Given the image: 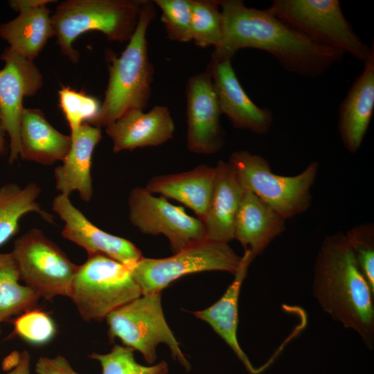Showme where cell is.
Listing matches in <instances>:
<instances>
[{"instance_id":"obj_24","label":"cell","mask_w":374,"mask_h":374,"mask_svg":"<svg viewBox=\"0 0 374 374\" xmlns=\"http://www.w3.org/2000/svg\"><path fill=\"white\" fill-rule=\"evenodd\" d=\"M253 260L250 253L245 251L241 268L222 296L211 306L193 312V314L213 328L234 352L249 373L258 374L260 370L254 368L251 363L240 346L237 336L240 292L247 269Z\"/></svg>"},{"instance_id":"obj_28","label":"cell","mask_w":374,"mask_h":374,"mask_svg":"<svg viewBox=\"0 0 374 374\" xmlns=\"http://www.w3.org/2000/svg\"><path fill=\"white\" fill-rule=\"evenodd\" d=\"M89 357L100 363L102 374H168L165 361L142 365L135 360L134 350L123 345L116 344L107 353H92Z\"/></svg>"},{"instance_id":"obj_9","label":"cell","mask_w":374,"mask_h":374,"mask_svg":"<svg viewBox=\"0 0 374 374\" xmlns=\"http://www.w3.org/2000/svg\"><path fill=\"white\" fill-rule=\"evenodd\" d=\"M242 265L228 243L203 239L164 258L143 257L131 269L142 294L161 292L170 284L186 274L224 271L234 276Z\"/></svg>"},{"instance_id":"obj_34","label":"cell","mask_w":374,"mask_h":374,"mask_svg":"<svg viewBox=\"0 0 374 374\" xmlns=\"http://www.w3.org/2000/svg\"><path fill=\"white\" fill-rule=\"evenodd\" d=\"M30 354L27 350H24L17 355L15 367L6 374H30Z\"/></svg>"},{"instance_id":"obj_29","label":"cell","mask_w":374,"mask_h":374,"mask_svg":"<svg viewBox=\"0 0 374 374\" xmlns=\"http://www.w3.org/2000/svg\"><path fill=\"white\" fill-rule=\"evenodd\" d=\"M59 106L71 130V139L77 135L84 123H89L99 112L101 104L93 96L62 86L58 91Z\"/></svg>"},{"instance_id":"obj_2","label":"cell","mask_w":374,"mask_h":374,"mask_svg":"<svg viewBox=\"0 0 374 374\" xmlns=\"http://www.w3.org/2000/svg\"><path fill=\"white\" fill-rule=\"evenodd\" d=\"M312 294L334 321L374 345V292L362 274L341 232L328 235L316 258Z\"/></svg>"},{"instance_id":"obj_20","label":"cell","mask_w":374,"mask_h":374,"mask_svg":"<svg viewBox=\"0 0 374 374\" xmlns=\"http://www.w3.org/2000/svg\"><path fill=\"white\" fill-rule=\"evenodd\" d=\"M285 219L255 194L245 190L234 224V239L254 258L285 229Z\"/></svg>"},{"instance_id":"obj_6","label":"cell","mask_w":374,"mask_h":374,"mask_svg":"<svg viewBox=\"0 0 374 374\" xmlns=\"http://www.w3.org/2000/svg\"><path fill=\"white\" fill-rule=\"evenodd\" d=\"M269 10L314 42L364 62L374 55L345 17L339 0H274Z\"/></svg>"},{"instance_id":"obj_23","label":"cell","mask_w":374,"mask_h":374,"mask_svg":"<svg viewBox=\"0 0 374 374\" xmlns=\"http://www.w3.org/2000/svg\"><path fill=\"white\" fill-rule=\"evenodd\" d=\"M215 175V167L201 164L189 171L153 177L145 188L152 194L158 193L182 203L202 222L210 202Z\"/></svg>"},{"instance_id":"obj_11","label":"cell","mask_w":374,"mask_h":374,"mask_svg":"<svg viewBox=\"0 0 374 374\" xmlns=\"http://www.w3.org/2000/svg\"><path fill=\"white\" fill-rule=\"evenodd\" d=\"M128 207L131 224L143 233L165 235L175 253L206 238L201 220L166 198L154 196L145 187L132 189Z\"/></svg>"},{"instance_id":"obj_36","label":"cell","mask_w":374,"mask_h":374,"mask_svg":"<svg viewBox=\"0 0 374 374\" xmlns=\"http://www.w3.org/2000/svg\"><path fill=\"white\" fill-rule=\"evenodd\" d=\"M0 335H1V328H0Z\"/></svg>"},{"instance_id":"obj_13","label":"cell","mask_w":374,"mask_h":374,"mask_svg":"<svg viewBox=\"0 0 374 374\" xmlns=\"http://www.w3.org/2000/svg\"><path fill=\"white\" fill-rule=\"evenodd\" d=\"M186 146L201 154L218 152L224 144L222 114L208 70L190 76L186 84Z\"/></svg>"},{"instance_id":"obj_17","label":"cell","mask_w":374,"mask_h":374,"mask_svg":"<svg viewBox=\"0 0 374 374\" xmlns=\"http://www.w3.org/2000/svg\"><path fill=\"white\" fill-rule=\"evenodd\" d=\"M105 128L118 153L161 145L172 138L175 126L168 107L155 105L148 112L129 110Z\"/></svg>"},{"instance_id":"obj_1","label":"cell","mask_w":374,"mask_h":374,"mask_svg":"<svg viewBox=\"0 0 374 374\" xmlns=\"http://www.w3.org/2000/svg\"><path fill=\"white\" fill-rule=\"evenodd\" d=\"M219 3L224 35L211 60H231L240 49L256 48L270 54L289 72L315 78L343 58L344 53L314 42L269 8H249L241 0H219Z\"/></svg>"},{"instance_id":"obj_18","label":"cell","mask_w":374,"mask_h":374,"mask_svg":"<svg viewBox=\"0 0 374 374\" xmlns=\"http://www.w3.org/2000/svg\"><path fill=\"white\" fill-rule=\"evenodd\" d=\"M374 111V55L364 62L339 105L338 130L345 148L355 153L361 147Z\"/></svg>"},{"instance_id":"obj_7","label":"cell","mask_w":374,"mask_h":374,"mask_svg":"<svg viewBox=\"0 0 374 374\" xmlns=\"http://www.w3.org/2000/svg\"><path fill=\"white\" fill-rule=\"evenodd\" d=\"M228 162L244 189L255 194L285 220L301 214L310 206L311 188L319 168L317 161L290 177L274 174L264 157L247 150L232 152Z\"/></svg>"},{"instance_id":"obj_8","label":"cell","mask_w":374,"mask_h":374,"mask_svg":"<svg viewBox=\"0 0 374 374\" xmlns=\"http://www.w3.org/2000/svg\"><path fill=\"white\" fill-rule=\"evenodd\" d=\"M106 320L109 338H118L123 346L140 352L148 365L157 358V346L165 344L175 360L187 371L191 369L165 319L161 292L142 294L111 312Z\"/></svg>"},{"instance_id":"obj_4","label":"cell","mask_w":374,"mask_h":374,"mask_svg":"<svg viewBox=\"0 0 374 374\" xmlns=\"http://www.w3.org/2000/svg\"><path fill=\"white\" fill-rule=\"evenodd\" d=\"M143 0H67L51 15L57 44L62 53L77 63L80 53L73 42L82 34L96 30L109 40L128 42L138 24Z\"/></svg>"},{"instance_id":"obj_32","label":"cell","mask_w":374,"mask_h":374,"mask_svg":"<svg viewBox=\"0 0 374 374\" xmlns=\"http://www.w3.org/2000/svg\"><path fill=\"white\" fill-rule=\"evenodd\" d=\"M13 326L15 335L34 345L48 343L56 332L55 325L51 317L44 311L35 308L19 316Z\"/></svg>"},{"instance_id":"obj_22","label":"cell","mask_w":374,"mask_h":374,"mask_svg":"<svg viewBox=\"0 0 374 374\" xmlns=\"http://www.w3.org/2000/svg\"><path fill=\"white\" fill-rule=\"evenodd\" d=\"M19 141V157L22 159L46 166L62 162L72 145L71 136L57 130L36 108L24 109Z\"/></svg>"},{"instance_id":"obj_19","label":"cell","mask_w":374,"mask_h":374,"mask_svg":"<svg viewBox=\"0 0 374 374\" xmlns=\"http://www.w3.org/2000/svg\"><path fill=\"white\" fill-rule=\"evenodd\" d=\"M212 193L202 221L206 239L229 243L234 239L235 217L245 190L229 162L219 161Z\"/></svg>"},{"instance_id":"obj_3","label":"cell","mask_w":374,"mask_h":374,"mask_svg":"<svg viewBox=\"0 0 374 374\" xmlns=\"http://www.w3.org/2000/svg\"><path fill=\"white\" fill-rule=\"evenodd\" d=\"M157 14L153 1L143 0L136 30L121 54L107 53L109 79L97 116L88 123L107 127L131 109L144 110L151 96L154 67L149 59L148 28Z\"/></svg>"},{"instance_id":"obj_25","label":"cell","mask_w":374,"mask_h":374,"mask_svg":"<svg viewBox=\"0 0 374 374\" xmlns=\"http://www.w3.org/2000/svg\"><path fill=\"white\" fill-rule=\"evenodd\" d=\"M40 191L34 182L24 187L10 183L0 188V247L18 233L19 222L28 213H37L44 220L53 222V216L37 202Z\"/></svg>"},{"instance_id":"obj_33","label":"cell","mask_w":374,"mask_h":374,"mask_svg":"<svg viewBox=\"0 0 374 374\" xmlns=\"http://www.w3.org/2000/svg\"><path fill=\"white\" fill-rule=\"evenodd\" d=\"M35 371L36 374H79L60 355L54 357H40L35 364Z\"/></svg>"},{"instance_id":"obj_10","label":"cell","mask_w":374,"mask_h":374,"mask_svg":"<svg viewBox=\"0 0 374 374\" xmlns=\"http://www.w3.org/2000/svg\"><path fill=\"white\" fill-rule=\"evenodd\" d=\"M20 280L40 297L51 300L69 297L78 268L66 253L38 229H32L18 238L10 252Z\"/></svg>"},{"instance_id":"obj_31","label":"cell","mask_w":374,"mask_h":374,"mask_svg":"<svg viewBox=\"0 0 374 374\" xmlns=\"http://www.w3.org/2000/svg\"><path fill=\"white\" fill-rule=\"evenodd\" d=\"M356 262L374 292V228L372 224L357 225L345 234Z\"/></svg>"},{"instance_id":"obj_30","label":"cell","mask_w":374,"mask_h":374,"mask_svg":"<svg viewBox=\"0 0 374 374\" xmlns=\"http://www.w3.org/2000/svg\"><path fill=\"white\" fill-rule=\"evenodd\" d=\"M161 10V21L168 39L189 42L191 39V0H154Z\"/></svg>"},{"instance_id":"obj_16","label":"cell","mask_w":374,"mask_h":374,"mask_svg":"<svg viewBox=\"0 0 374 374\" xmlns=\"http://www.w3.org/2000/svg\"><path fill=\"white\" fill-rule=\"evenodd\" d=\"M52 0H12L9 5L19 15L0 26V37L9 47L29 60L34 61L47 44L55 37L51 10Z\"/></svg>"},{"instance_id":"obj_27","label":"cell","mask_w":374,"mask_h":374,"mask_svg":"<svg viewBox=\"0 0 374 374\" xmlns=\"http://www.w3.org/2000/svg\"><path fill=\"white\" fill-rule=\"evenodd\" d=\"M191 39L202 48H218L224 35V20L219 0H191Z\"/></svg>"},{"instance_id":"obj_14","label":"cell","mask_w":374,"mask_h":374,"mask_svg":"<svg viewBox=\"0 0 374 374\" xmlns=\"http://www.w3.org/2000/svg\"><path fill=\"white\" fill-rule=\"evenodd\" d=\"M53 211L64 222L62 236L87 251L88 256L100 254L130 268L143 256L131 241L99 229L71 202L69 197L58 194L53 200Z\"/></svg>"},{"instance_id":"obj_21","label":"cell","mask_w":374,"mask_h":374,"mask_svg":"<svg viewBox=\"0 0 374 374\" xmlns=\"http://www.w3.org/2000/svg\"><path fill=\"white\" fill-rule=\"evenodd\" d=\"M102 139L100 127L84 123L74 139L62 165L54 170L55 188L59 194L69 196L74 191L89 202L93 196L91 168L93 150Z\"/></svg>"},{"instance_id":"obj_5","label":"cell","mask_w":374,"mask_h":374,"mask_svg":"<svg viewBox=\"0 0 374 374\" xmlns=\"http://www.w3.org/2000/svg\"><path fill=\"white\" fill-rule=\"evenodd\" d=\"M142 295L129 267L100 254L89 255L74 276L69 298L85 321L106 319Z\"/></svg>"},{"instance_id":"obj_35","label":"cell","mask_w":374,"mask_h":374,"mask_svg":"<svg viewBox=\"0 0 374 374\" xmlns=\"http://www.w3.org/2000/svg\"><path fill=\"white\" fill-rule=\"evenodd\" d=\"M6 132L0 121V156L6 154L9 150L6 139Z\"/></svg>"},{"instance_id":"obj_15","label":"cell","mask_w":374,"mask_h":374,"mask_svg":"<svg viewBox=\"0 0 374 374\" xmlns=\"http://www.w3.org/2000/svg\"><path fill=\"white\" fill-rule=\"evenodd\" d=\"M231 60H211V73L222 114L238 129L258 134H266L274 117L268 108L258 107L247 94L232 67Z\"/></svg>"},{"instance_id":"obj_26","label":"cell","mask_w":374,"mask_h":374,"mask_svg":"<svg viewBox=\"0 0 374 374\" xmlns=\"http://www.w3.org/2000/svg\"><path fill=\"white\" fill-rule=\"evenodd\" d=\"M20 276L11 253L0 252V323L35 308L40 296L19 283Z\"/></svg>"},{"instance_id":"obj_12","label":"cell","mask_w":374,"mask_h":374,"mask_svg":"<svg viewBox=\"0 0 374 374\" xmlns=\"http://www.w3.org/2000/svg\"><path fill=\"white\" fill-rule=\"evenodd\" d=\"M0 121L9 137L8 162L20 155L19 130L24 98L34 96L43 86V77L33 61L6 48L1 55Z\"/></svg>"}]
</instances>
